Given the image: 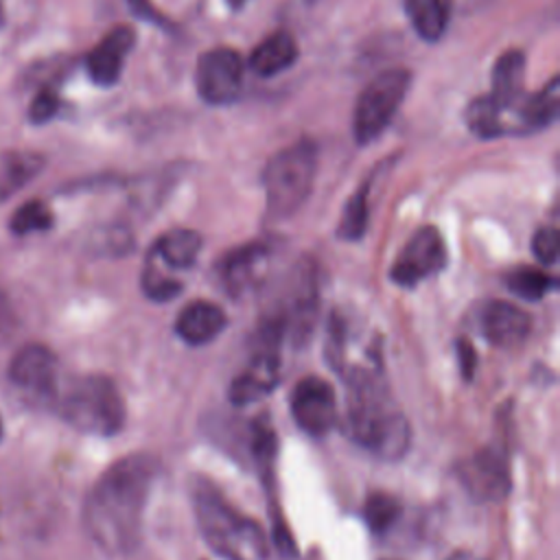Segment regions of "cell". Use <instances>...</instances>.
<instances>
[{
  "instance_id": "6da1fadb",
  "label": "cell",
  "mask_w": 560,
  "mask_h": 560,
  "mask_svg": "<svg viewBox=\"0 0 560 560\" xmlns=\"http://www.w3.org/2000/svg\"><path fill=\"white\" fill-rule=\"evenodd\" d=\"M155 472L151 455L131 453L94 481L83 503V527L101 551L125 556L138 547Z\"/></svg>"
},
{
  "instance_id": "7a4b0ae2",
  "label": "cell",
  "mask_w": 560,
  "mask_h": 560,
  "mask_svg": "<svg viewBox=\"0 0 560 560\" xmlns=\"http://www.w3.org/2000/svg\"><path fill=\"white\" fill-rule=\"evenodd\" d=\"M346 427L357 444L381 459L394 462L407 453L409 422L370 368L357 365L346 376Z\"/></svg>"
},
{
  "instance_id": "3957f363",
  "label": "cell",
  "mask_w": 560,
  "mask_h": 560,
  "mask_svg": "<svg viewBox=\"0 0 560 560\" xmlns=\"http://www.w3.org/2000/svg\"><path fill=\"white\" fill-rule=\"evenodd\" d=\"M190 501L203 540L225 560H265L267 540L262 527L241 514L221 490L203 479L190 481Z\"/></svg>"
},
{
  "instance_id": "277c9868",
  "label": "cell",
  "mask_w": 560,
  "mask_h": 560,
  "mask_svg": "<svg viewBox=\"0 0 560 560\" xmlns=\"http://www.w3.org/2000/svg\"><path fill=\"white\" fill-rule=\"evenodd\" d=\"M61 418L81 433L109 438L125 424V402L112 378L85 374L68 383L57 394Z\"/></svg>"
},
{
  "instance_id": "5b68a950",
  "label": "cell",
  "mask_w": 560,
  "mask_h": 560,
  "mask_svg": "<svg viewBox=\"0 0 560 560\" xmlns=\"http://www.w3.org/2000/svg\"><path fill=\"white\" fill-rule=\"evenodd\" d=\"M317 166L313 142L300 140L278 151L262 171L267 212L273 219L291 217L311 195Z\"/></svg>"
},
{
  "instance_id": "8992f818",
  "label": "cell",
  "mask_w": 560,
  "mask_h": 560,
  "mask_svg": "<svg viewBox=\"0 0 560 560\" xmlns=\"http://www.w3.org/2000/svg\"><path fill=\"white\" fill-rule=\"evenodd\" d=\"M411 74L402 68H392L374 77L357 98L352 114V131L359 144L374 142L396 116L407 96Z\"/></svg>"
},
{
  "instance_id": "52a82bcc",
  "label": "cell",
  "mask_w": 560,
  "mask_h": 560,
  "mask_svg": "<svg viewBox=\"0 0 560 560\" xmlns=\"http://www.w3.org/2000/svg\"><path fill=\"white\" fill-rule=\"evenodd\" d=\"M9 381L31 400H55L61 389L57 354L42 343H26L9 363Z\"/></svg>"
},
{
  "instance_id": "ba28073f",
  "label": "cell",
  "mask_w": 560,
  "mask_h": 560,
  "mask_svg": "<svg viewBox=\"0 0 560 560\" xmlns=\"http://www.w3.org/2000/svg\"><path fill=\"white\" fill-rule=\"evenodd\" d=\"M282 328L278 322H271L262 330V339L249 363L234 376L230 385V400L234 405H249L267 396L280 376V357H278V339Z\"/></svg>"
},
{
  "instance_id": "9c48e42d",
  "label": "cell",
  "mask_w": 560,
  "mask_h": 560,
  "mask_svg": "<svg viewBox=\"0 0 560 560\" xmlns=\"http://www.w3.org/2000/svg\"><path fill=\"white\" fill-rule=\"evenodd\" d=\"M245 63L234 48H210L201 52L195 70V85L199 96L210 105L232 103L243 88Z\"/></svg>"
},
{
  "instance_id": "30bf717a",
  "label": "cell",
  "mask_w": 560,
  "mask_h": 560,
  "mask_svg": "<svg viewBox=\"0 0 560 560\" xmlns=\"http://www.w3.org/2000/svg\"><path fill=\"white\" fill-rule=\"evenodd\" d=\"M446 262V245L433 225L420 228L400 249L392 265V280L400 287H413L440 271Z\"/></svg>"
},
{
  "instance_id": "8fae6325",
  "label": "cell",
  "mask_w": 560,
  "mask_h": 560,
  "mask_svg": "<svg viewBox=\"0 0 560 560\" xmlns=\"http://www.w3.org/2000/svg\"><path fill=\"white\" fill-rule=\"evenodd\" d=\"M291 413L300 429L308 435L328 433L337 418L332 387L319 376L302 378L291 394Z\"/></svg>"
},
{
  "instance_id": "7c38bea8",
  "label": "cell",
  "mask_w": 560,
  "mask_h": 560,
  "mask_svg": "<svg viewBox=\"0 0 560 560\" xmlns=\"http://www.w3.org/2000/svg\"><path fill=\"white\" fill-rule=\"evenodd\" d=\"M457 477L466 492L477 501H499L510 492L505 455L494 448H483L462 462Z\"/></svg>"
},
{
  "instance_id": "4fadbf2b",
  "label": "cell",
  "mask_w": 560,
  "mask_h": 560,
  "mask_svg": "<svg viewBox=\"0 0 560 560\" xmlns=\"http://www.w3.org/2000/svg\"><path fill=\"white\" fill-rule=\"evenodd\" d=\"M133 44H136V31L131 26L118 24L109 28L101 37V42L92 46L90 52L85 55V70L90 79L103 88L114 85L122 74V66Z\"/></svg>"
},
{
  "instance_id": "5bb4252c",
  "label": "cell",
  "mask_w": 560,
  "mask_h": 560,
  "mask_svg": "<svg viewBox=\"0 0 560 560\" xmlns=\"http://www.w3.org/2000/svg\"><path fill=\"white\" fill-rule=\"evenodd\" d=\"M269 247L265 243H247L228 252L219 265V278L228 293L243 295L256 289L269 269Z\"/></svg>"
},
{
  "instance_id": "9a60e30c",
  "label": "cell",
  "mask_w": 560,
  "mask_h": 560,
  "mask_svg": "<svg viewBox=\"0 0 560 560\" xmlns=\"http://www.w3.org/2000/svg\"><path fill=\"white\" fill-rule=\"evenodd\" d=\"M529 328V315L505 300H492L481 313L483 337L497 348H516L525 341Z\"/></svg>"
},
{
  "instance_id": "2e32d148",
  "label": "cell",
  "mask_w": 560,
  "mask_h": 560,
  "mask_svg": "<svg viewBox=\"0 0 560 560\" xmlns=\"http://www.w3.org/2000/svg\"><path fill=\"white\" fill-rule=\"evenodd\" d=\"M225 324L228 319L221 306L206 300H197L179 311L175 319V332L182 341L190 346H203L212 341L225 328Z\"/></svg>"
},
{
  "instance_id": "e0dca14e",
  "label": "cell",
  "mask_w": 560,
  "mask_h": 560,
  "mask_svg": "<svg viewBox=\"0 0 560 560\" xmlns=\"http://www.w3.org/2000/svg\"><path fill=\"white\" fill-rule=\"evenodd\" d=\"M523 79H525V55L521 50H505L492 70V90L488 96L501 109L503 120L514 112L516 103L523 98ZM508 133V129H505Z\"/></svg>"
},
{
  "instance_id": "ac0fdd59",
  "label": "cell",
  "mask_w": 560,
  "mask_h": 560,
  "mask_svg": "<svg viewBox=\"0 0 560 560\" xmlns=\"http://www.w3.org/2000/svg\"><path fill=\"white\" fill-rule=\"evenodd\" d=\"M558 79L553 77L542 90L534 94H523V98L516 103L512 116V133H529L536 129H542L551 125L558 116L560 96H558Z\"/></svg>"
},
{
  "instance_id": "d6986e66",
  "label": "cell",
  "mask_w": 560,
  "mask_h": 560,
  "mask_svg": "<svg viewBox=\"0 0 560 560\" xmlns=\"http://www.w3.org/2000/svg\"><path fill=\"white\" fill-rule=\"evenodd\" d=\"M46 160L37 151L28 149H11L0 153V201L13 197L20 188H24L28 182H33Z\"/></svg>"
},
{
  "instance_id": "ffe728a7",
  "label": "cell",
  "mask_w": 560,
  "mask_h": 560,
  "mask_svg": "<svg viewBox=\"0 0 560 560\" xmlns=\"http://www.w3.org/2000/svg\"><path fill=\"white\" fill-rule=\"evenodd\" d=\"M298 59V44L287 31L271 33L262 39L249 55L247 66L258 77H273L287 68H291Z\"/></svg>"
},
{
  "instance_id": "44dd1931",
  "label": "cell",
  "mask_w": 560,
  "mask_h": 560,
  "mask_svg": "<svg viewBox=\"0 0 560 560\" xmlns=\"http://www.w3.org/2000/svg\"><path fill=\"white\" fill-rule=\"evenodd\" d=\"M201 249V236L192 230H171L155 243L151 258H155L162 267L182 271L195 265Z\"/></svg>"
},
{
  "instance_id": "7402d4cb",
  "label": "cell",
  "mask_w": 560,
  "mask_h": 560,
  "mask_svg": "<svg viewBox=\"0 0 560 560\" xmlns=\"http://www.w3.org/2000/svg\"><path fill=\"white\" fill-rule=\"evenodd\" d=\"M407 18L424 42H438L451 20L453 2L451 0H405Z\"/></svg>"
},
{
  "instance_id": "603a6c76",
  "label": "cell",
  "mask_w": 560,
  "mask_h": 560,
  "mask_svg": "<svg viewBox=\"0 0 560 560\" xmlns=\"http://www.w3.org/2000/svg\"><path fill=\"white\" fill-rule=\"evenodd\" d=\"M466 125L479 138H499L505 136V120L494 101L483 94L468 103L466 107Z\"/></svg>"
},
{
  "instance_id": "cb8c5ba5",
  "label": "cell",
  "mask_w": 560,
  "mask_h": 560,
  "mask_svg": "<svg viewBox=\"0 0 560 560\" xmlns=\"http://www.w3.org/2000/svg\"><path fill=\"white\" fill-rule=\"evenodd\" d=\"M52 212L42 199H28L15 208L9 219V230L15 236H28L35 232H46L52 228Z\"/></svg>"
},
{
  "instance_id": "d4e9b609",
  "label": "cell",
  "mask_w": 560,
  "mask_h": 560,
  "mask_svg": "<svg viewBox=\"0 0 560 560\" xmlns=\"http://www.w3.org/2000/svg\"><path fill=\"white\" fill-rule=\"evenodd\" d=\"M368 197H370V182H365L346 203L337 234L346 241H357L363 236L365 228H368Z\"/></svg>"
},
{
  "instance_id": "484cf974",
  "label": "cell",
  "mask_w": 560,
  "mask_h": 560,
  "mask_svg": "<svg viewBox=\"0 0 560 560\" xmlns=\"http://www.w3.org/2000/svg\"><path fill=\"white\" fill-rule=\"evenodd\" d=\"M505 282H508L510 291H514L523 300H532V302L545 298L556 287V280L549 273H545L540 269H534V267L514 269L505 278Z\"/></svg>"
},
{
  "instance_id": "4316f807",
  "label": "cell",
  "mask_w": 560,
  "mask_h": 560,
  "mask_svg": "<svg viewBox=\"0 0 560 560\" xmlns=\"http://www.w3.org/2000/svg\"><path fill=\"white\" fill-rule=\"evenodd\" d=\"M363 514H365V523L370 525V529L374 534H383L398 521L400 503L385 492H374L365 499Z\"/></svg>"
},
{
  "instance_id": "83f0119b",
  "label": "cell",
  "mask_w": 560,
  "mask_h": 560,
  "mask_svg": "<svg viewBox=\"0 0 560 560\" xmlns=\"http://www.w3.org/2000/svg\"><path fill=\"white\" fill-rule=\"evenodd\" d=\"M142 289L144 293L151 298V300H158V302H164V300H171L179 293L182 284L166 276L162 271V267L149 256L147 258V265H144V271H142Z\"/></svg>"
},
{
  "instance_id": "f1b7e54d",
  "label": "cell",
  "mask_w": 560,
  "mask_h": 560,
  "mask_svg": "<svg viewBox=\"0 0 560 560\" xmlns=\"http://www.w3.org/2000/svg\"><path fill=\"white\" fill-rule=\"evenodd\" d=\"M59 107H61L59 92L52 85H42L28 103V120L33 125H44L57 116Z\"/></svg>"
},
{
  "instance_id": "f546056e",
  "label": "cell",
  "mask_w": 560,
  "mask_h": 560,
  "mask_svg": "<svg viewBox=\"0 0 560 560\" xmlns=\"http://www.w3.org/2000/svg\"><path fill=\"white\" fill-rule=\"evenodd\" d=\"M532 249L534 256L542 262V265H551L558 256V232L556 228H540L534 238H532Z\"/></svg>"
},
{
  "instance_id": "4dcf8cb0",
  "label": "cell",
  "mask_w": 560,
  "mask_h": 560,
  "mask_svg": "<svg viewBox=\"0 0 560 560\" xmlns=\"http://www.w3.org/2000/svg\"><path fill=\"white\" fill-rule=\"evenodd\" d=\"M127 4H129V9H131L138 18L149 20V22L160 24V26H168L166 15H162V13L151 4V0H127Z\"/></svg>"
},
{
  "instance_id": "1f68e13d",
  "label": "cell",
  "mask_w": 560,
  "mask_h": 560,
  "mask_svg": "<svg viewBox=\"0 0 560 560\" xmlns=\"http://www.w3.org/2000/svg\"><path fill=\"white\" fill-rule=\"evenodd\" d=\"M448 560H483V558L477 556V553H472V551H457V553H453Z\"/></svg>"
},
{
  "instance_id": "d6a6232c",
  "label": "cell",
  "mask_w": 560,
  "mask_h": 560,
  "mask_svg": "<svg viewBox=\"0 0 560 560\" xmlns=\"http://www.w3.org/2000/svg\"><path fill=\"white\" fill-rule=\"evenodd\" d=\"M4 24V4H2V0H0V26Z\"/></svg>"
},
{
  "instance_id": "836d02e7",
  "label": "cell",
  "mask_w": 560,
  "mask_h": 560,
  "mask_svg": "<svg viewBox=\"0 0 560 560\" xmlns=\"http://www.w3.org/2000/svg\"><path fill=\"white\" fill-rule=\"evenodd\" d=\"M0 438H2V420H0Z\"/></svg>"
}]
</instances>
